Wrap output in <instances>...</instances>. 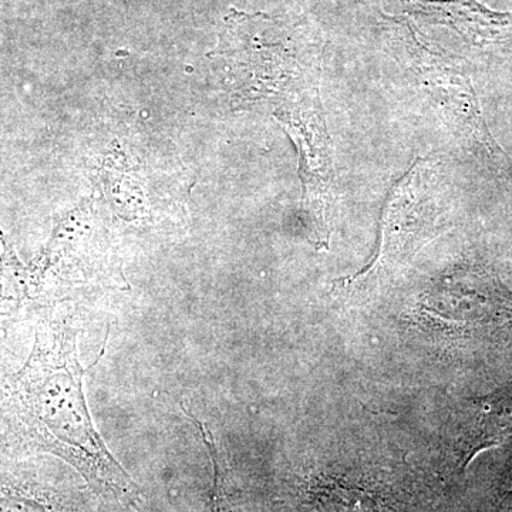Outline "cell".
Returning a JSON list of instances; mask_svg holds the SVG:
<instances>
[{"label":"cell","mask_w":512,"mask_h":512,"mask_svg":"<svg viewBox=\"0 0 512 512\" xmlns=\"http://www.w3.org/2000/svg\"><path fill=\"white\" fill-rule=\"evenodd\" d=\"M188 419L197 426L200 431L202 441L207 447L208 453L214 467V494H212V512H237L232 503L231 493H229V471L227 463L222 458L220 447L214 434L204 421L198 420L194 414L187 413Z\"/></svg>","instance_id":"obj_11"},{"label":"cell","mask_w":512,"mask_h":512,"mask_svg":"<svg viewBox=\"0 0 512 512\" xmlns=\"http://www.w3.org/2000/svg\"><path fill=\"white\" fill-rule=\"evenodd\" d=\"M215 56L238 109L268 110L298 151L309 234L328 247L336 207V170L322 89V43L308 29L265 13L232 9Z\"/></svg>","instance_id":"obj_1"},{"label":"cell","mask_w":512,"mask_h":512,"mask_svg":"<svg viewBox=\"0 0 512 512\" xmlns=\"http://www.w3.org/2000/svg\"><path fill=\"white\" fill-rule=\"evenodd\" d=\"M392 23L394 53L413 73L420 89L458 130L493 153V140L485 128L476 94L466 74L420 40L409 23L402 19H393Z\"/></svg>","instance_id":"obj_6"},{"label":"cell","mask_w":512,"mask_h":512,"mask_svg":"<svg viewBox=\"0 0 512 512\" xmlns=\"http://www.w3.org/2000/svg\"><path fill=\"white\" fill-rule=\"evenodd\" d=\"M0 319L10 318L36 299L32 271L19 261L15 249L0 231Z\"/></svg>","instance_id":"obj_10"},{"label":"cell","mask_w":512,"mask_h":512,"mask_svg":"<svg viewBox=\"0 0 512 512\" xmlns=\"http://www.w3.org/2000/svg\"><path fill=\"white\" fill-rule=\"evenodd\" d=\"M84 375L76 328L66 319L42 320L29 359L0 384V431L20 450L62 458L96 493L136 505L137 484L94 427Z\"/></svg>","instance_id":"obj_2"},{"label":"cell","mask_w":512,"mask_h":512,"mask_svg":"<svg viewBox=\"0 0 512 512\" xmlns=\"http://www.w3.org/2000/svg\"><path fill=\"white\" fill-rule=\"evenodd\" d=\"M421 316L451 338L512 343V292L487 269L457 266L431 285Z\"/></svg>","instance_id":"obj_4"},{"label":"cell","mask_w":512,"mask_h":512,"mask_svg":"<svg viewBox=\"0 0 512 512\" xmlns=\"http://www.w3.org/2000/svg\"><path fill=\"white\" fill-rule=\"evenodd\" d=\"M410 15L456 30L476 45L512 43V12L485 8L478 0H402Z\"/></svg>","instance_id":"obj_7"},{"label":"cell","mask_w":512,"mask_h":512,"mask_svg":"<svg viewBox=\"0 0 512 512\" xmlns=\"http://www.w3.org/2000/svg\"><path fill=\"white\" fill-rule=\"evenodd\" d=\"M512 437V384L474 400L464 414L457 437L460 470L484 451L501 446Z\"/></svg>","instance_id":"obj_9"},{"label":"cell","mask_w":512,"mask_h":512,"mask_svg":"<svg viewBox=\"0 0 512 512\" xmlns=\"http://www.w3.org/2000/svg\"><path fill=\"white\" fill-rule=\"evenodd\" d=\"M0 512H94L90 498L32 468L0 463Z\"/></svg>","instance_id":"obj_8"},{"label":"cell","mask_w":512,"mask_h":512,"mask_svg":"<svg viewBox=\"0 0 512 512\" xmlns=\"http://www.w3.org/2000/svg\"><path fill=\"white\" fill-rule=\"evenodd\" d=\"M30 271L36 298L72 286L126 285L101 229L84 211L73 212L57 225Z\"/></svg>","instance_id":"obj_5"},{"label":"cell","mask_w":512,"mask_h":512,"mask_svg":"<svg viewBox=\"0 0 512 512\" xmlns=\"http://www.w3.org/2000/svg\"><path fill=\"white\" fill-rule=\"evenodd\" d=\"M497 512H512V493L503 498Z\"/></svg>","instance_id":"obj_12"},{"label":"cell","mask_w":512,"mask_h":512,"mask_svg":"<svg viewBox=\"0 0 512 512\" xmlns=\"http://www.w3.org/2000/svg\"><path fill=\"white\" fill-rule=\"evenodd\" d=\"M436 160L420 157L390 187L380 212L375 252L355 275L335 281L339 291H365L410 265L443 229V197Z\"/></svg>","instance_id":"obj_3"}]
</instances>
